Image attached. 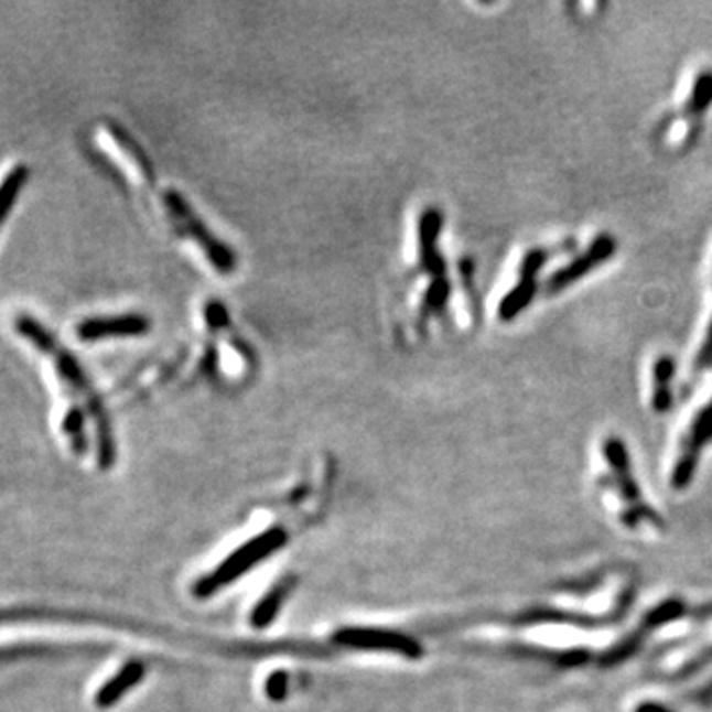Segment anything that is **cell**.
Returning <instances> with one entry per match:
<instances>
[{
	"instance_id": "cell-1",
	"label": "cell",
	"mask_w": 712,
	"mask_h": 712,
	"mask_svg": "<svg viewBox=\"0 0 712 712\" xmlns=\"http://www.w3.org/2000/svg\"><path fill=\"white\" fill-rule=\"evenodd\" d=\"M14 328L19 331L22 338H26L30 345L39 348L40 353L50 356L56 365L60 378L66 382L68 388L82 396L86 400L89 412L94 414L97 422V435H99V457L104 465L114 462V438H111V428L107 422L106 410L99 400L94 386L87 378L86 370L77 363L76 356L69 353L68 348L62 347L58 338L50 333L48 328L40 323L39 319L32 317L30 313H17L14 319Z\"/></svg>"
},
{
	"instance_id": "cell-2",
	"label": "cell",
	"mask_w": 712,
	"mask_h": 712,
	"mask_svg": "<svg viewBox=\"0 0 712 712\" xmlns=\"http://www.w3.org/2000/svg\"><path fill=\"white\" fill-rule=\"evenodd\" d=\"M283 542H285V535L280 529L268 530V532H263V535L256 537L250 542H246L240 550H236L234 554H230L228 559L224 560L211 576H206L198 582L196 596H211L216 590H220L226 584H230L231 580L240 578L251 567H256L261 560L268 559L271 552L280 549Z\"/></svg>"
},
{
	"instance_id": "cell-3",
	"label": "cell",
	"mask_w": 712,
	"mask_h": 712,
	"mask_svg": "<svg viewBox=\"0 0 712 712\" xmlns=\"http://www.w3.org/2000/svg\"><path fill=\"white\" fill-rule=\"evenodd\" d=\"M164 206L171 214L174 224L179 226V230L188 234L201 248L204 253L208 256V260L213 263L216 270L220 273H230L236 268V256L231 253L230 248L226 244L216 240L213 231L204 226L203 220L194 214L193 208L184 201L181 194L176 191H169L164 194Z\"/></svg>"
},
{
	"instance_id": "cell-4",
	"label": "cell",
	"mask_w": 712,
	"mask_h": 712,
	"mask_svg": "<svg viewBox=\"0 0 712 712\" xmlns=\"http://www.w3.org/2000/svg\"><path fill=\"white\" fill-rule=\"evenodd\" d=\"M712 442V398L709 404L703 406L693 422L689 425V432L684 435L683 445L679 457L675 462L671 473V485L677 492L687 489L693 482L694 472L699 467V457L704 447Z\"/></svg>"
},
{
	"instance_id": "cell-5",
	"label": "cell",
	"mask_w": 712,
	"mask_h": 712,
	"mask_svg": "<svg viewBox=\"0 0 712 712\" xmlns=\"http://www.w3.org/2000/svg\"><path fill=\"white\" fill-rule=\"evenodd\" d=\"M617 241L612 234H600L594 241L587 246L586 251L578 253L574 260L554 271L544 283V291L549 295H557L564 289L572 288L576 281L586 278L587 273L596 270L597 266H604L606 261L616 256Z\"/></svg>"
},
{
	"instance_id": "cell-6",
	"label": "cell",
	"mask_w": 712,
	"mask_h": 712,
	"mask_svg": "<svg viewBox=\"0 0 712 712\" xmlns=\"http://www.w3.org/2000/svg\"><path fill=\"white\" fill-rule=\"evenodd\" d=\"M151 331V321L139 313H127L116 317L84 319L77 323L76 335L84 343L104 338L143 337Z\"/></svg>"
},
{
	"instance_id": "cell-7",
	"label": "cell",
	"mask_w": 712,
	"mask_h": 712,
	"mask_svg": "<svg viewBox=\"0 0 712 712\" xmlns=\"http://www.w3.org/2000/svg\"><path fill=\"white\" fill-rule=\"evenodd\" d=\"M604 455H606L607 463L614 472V477H616L617 487H619V493L622 497L634 505V515L636 519L644 517V519L657 520L655 517L654 510L649 509L641 500V493H639V487H637L636 479L632 475V465H629V453H627L626 443L622 442L619 438H607L604 442Z\"/></svg>"
},
{
	"instance_id": "cell-8",
	"label": "cell",
	"mask_w": 712,
	"mask_h": 712,
	"mask_svg": "<svg viewBox=\"0 0 712 712\" xmlns=\"http://www.w3.org/2000/svg\"><path fill=\"white\" fill-rule=\"evenodd\" d=\"M335 641L341 645H350L358 649H382V651H392V654L404 655L410 659H416L422 655V647L416 641L414 637L404 636V634H395L386 629H343L335 636Z\"/></svg>"
},
{
	"instance_id": "cell-9",
	"label": "cell",
	"mask_w": 712,
	"mask_h": 712,
	"mask_svg": "<svg viewBox=\"0 0 712 712\" xmlns=\"http://www.w3.org/2000/svg\"><path fill=\"white\" fill-rule=\"evenodd\" d=\"M683 600H669V602H665L661 606L655 607L654 612H649L644 617V622H641V626H639L636 634L626 637L622 644L617 645L616 649L607 651L602 657V664L609 667V665H617L619 661H624L629 655L636 654L637 647L644 644V639L649 636V632H654L657 627L665 626V624L673 622L677 617L683 616Z\"/></svg>"
},
{
	"instance_id": "cell-10",
	"label": "cell",
	"mask_w": 712,
	"mask_h": 712,
	"mask_svg": "<svg viewBox=\"0 0 712 712\" xmlns=\"http://www.w3.org/2000/svg\"><path fill=\"white\" fill-rule=\"evenodd\" d=\"M443 218L438 208H428L420 218V261L422 270L428 271L435 280L445 278V261L438 253V236L442 231Z\"/></svg>"
},
{
	"instance_id": "cell-11",
	"label": "cell",
	"mask_w": 712,
	"mask_h": 712,
	"mask_svg": "<svg viewBox=\"0 0 712 712\" xmlns=\"http://www.w3.org/2000/svg\"><path fill=\"white\" fill-rule=\"evenodd\" d=\"M673 375V356H659L654 365V398H651V406L657 414H667L673 406V390H671Z\"/></svg>"
},
{
	"instance_id": "cell-12",
	"label": "cell",
	"mask_w": 712,
	"mask_h": 712,
	"mask_svg": "<svg viewBox=\"0 0 712 712\" xmlns=\"http://www.w3.org/2000/svg\"><path fill=\"white\" fill-rule=\"evenodd\" d=\"M537 293H539V281L519 278L517 285L510 289L499 303L497 309L499 321L510 323L513 319L519 317L520 313L532 303V299L537 298Z\"/></svg>"
},
{
	"instance_id": "cell-13",
	"label": "cell",
	"mask_w": 712,
	"mask_h": 712,
	"mask_svg": "<svg viewBox=\"0 0 712 712\" xmlns=\"http://www.w3.org/2000/svg\"><path fill=\"white\" fill-rule=\"evenodd\" d=\"M144 675V667L141 664H129L119 671V673L106 684L101 687V691L97 693V704L99 706H111V704L117 703L123 694L133 689L141 677Z\"/></svg>"
},
{
	"instance_id": "cell-14",
	"label": "cell",
	"mask_w": 712,
	"mask_h": 712,
	"mask_svg": "<svg viewBox=\"0 0 712 712\" xmlns=\"http://www.w3.org/2000/svg\"><path fill=\"white\" fill-rule=\"evenodd\" d=\"M30 169L26 164H14L0 183V228L12 213L14 204L19 201L24 184L29 183Z\"/></svg>"
},
{
	"instance_id": "cell-15",
	"label": "cell",
	"mask_w": 712,
	"mask_h": 712,
	"mask_svg": "<svg viewBox=\"0 0 712 712\" xmlns=\"http://www.w3.org/2000/svg\"><path fill=\"white\" fill-rule=\"evenodd\" d=\"M712 106V69H703L694 77L691 96L684 104L687 116H703L704 111Z\"/></svg>"
},
{
	"instance_id": "cell-16",
	"label": "cell",
	"mask_w": 712,
	"mask_h": 712,
	"mask_svg": "<svg viewBox=\"0 0 712 712\" xmlns=\"http://www.w3.org/2000/svg\"><path fill=\"white\" fill-rule=\"evenodd\" d=\"M288 584H278V586L273 587L270 594L263 597L260 604L256 606V609H253V614H251V624L256 627L270 626L271 622H273V617L278 616V612H280L283 600L288 596Z\"/></svg>"
},
{
	"instance_id": "cell-17",
	"label": "cell",
	"mask_w": 712,
	"mask_h": 712,
	"mask_svg": "<svg viewBox=\"0 0 712 712\" xmlns=\"http://www.w3.org/2000/svg\"><path fill=\"white\" fill-rule=\"evenodd\" d=\"M107 129H109V133H111V136L116 137L117 144H119L123 151L129 153L131 161H133V163L139 166V171L144 174V179H147V181H153V166L149 163V159H147V154H144L143 149L133 141V137L126 133V131H123L121 127L117 126V123H109Z\"/></svg>"
},
{
	"instance_id": "cell-18",
	"label": "cell",
	"mask_w": 712,
	"mask_h": 712,
	"mask_svg": "<svg viewBox=\"0 0 712 712\" xmlns=\"http://www.w3.org/2000/svg\"><path fill=\"white\" fill-rule=\"evenodd\" d=\"M84 424H86V416L82 406H69L68 412L64 416V432L68 433L72 445L77 453L86 452V432H84Z\"/></svg>"
},
{
	"instance_id": "cell-19",
	"label": "cell",
	"mask_w": 712,
	"mask_h": 712,
	"mask_svg": "<svg viewBox=\"0 0 712 712\" xmlns=\"http://www.w3.org/2000/svg\"><path fill=\"white\" fill-rule=\"evenodd\" d=\"M450 298V281L433 280L432 288L428 289L424 298V308H422V321L430 317L432 313H440Z\"/></svg>"
},
{
	"instance_id": "cell-20",
	"label": "cell",
	"mask_w": 712,
	"mask_h": 712,
	"mask_svg": "<svg viewBox=\"0 0 712 712\" xmlns=\"http://www.w3.org/2000/svg\"><path fill=\"white\" fill-rule=\"evenodd\" d=\"M550 256H552V248H532V250L527 251L525 258L520 261L519 278L537 280L540 270L550 260Z\"/></svg>"
},
{
	"instance_id": "cell-21",
	"label": "cell",
	"mask_w": 712,
	"mask_h": 712,
	"mask_svg": "<svg viewBox=\"0 0 712 712\" xmlns=\"http://www.w3.org/2000/svg\"><path fill=\"white\" fill-rule=\"evenodd\" d=\"M204 315H206V323H208L213 328H226L230 325L228 309L224 308L222 303H216V301L206 303Z\"/></svg>"
},
{
	"instance_id": "cell-22",
	"label": "cell",
	"mask_w": 712,
	"mask_h": 712,
	"mask_svg": "<svg viewBox=\"0 0 712 712\" xmlns=\"http://www.w3.org/2000/svg\"><path fill=\"white\" fill-rule=\"evenodd\" d=\"M266 693L273 701H281L288 693V675L281 673V671L270 675V679L266 683Z\"/></svg>"
},
{
	"instance_id": "cell-23",
	"label": "cell",
	"mask_w": 712,
	"mask_h": 712,
	"mask_svg": "<svg viewBox=\"0 0 712 712\" xmlns=\"http://www.w3.org/2000/svg\"><path fill=\"white\" fill-rule=\"evenodd\" d=\"M712 365V319L711 325L706 328L703 345L697 355V368H709Z\"/></svg>"
},
{
	"instance_id": "cell-24",
	"label": "cell",
	"mask_w": 712,
	"mask_h": 712,
	"mask_svg": "<svg viewBox=\"0 0 712 712\" xmlns=\"http://www.w3.org/2000/svg\"><path fill=\"white\" fill-rule=\"evenodd\" d=\"M636 712H673L669 711V709H665V706H661V704L657 703H644L639 709H637Z\"/></svg>"
}]
</instances>
